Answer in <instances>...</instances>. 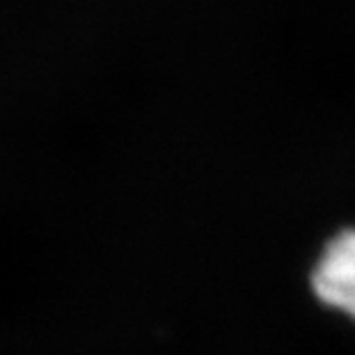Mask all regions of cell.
<instances>
[{"instance_id": "cell-1", "label": "cell", "mask_w": 355, "mask_h": 355, "mask_svg": "<svg viewBox=\"0 0 355 355\" xmlns=\"http://www.w3.org/2000/svg\"><path fill=\"white\" fill-rule=\"evenodd\" d=\"M309 291L325 311L355 323V224L325 238L309 268Z\"/></svg>"}]
</instances>
